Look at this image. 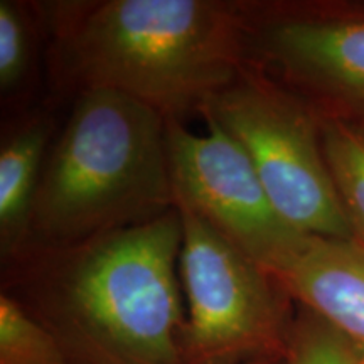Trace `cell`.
I'll list each match as a JSON object with an SVG mask.
<instances>
[{"mask_svg": "<svg viewBox=\"0 0 364 364\" xmlns=\"http://www.w3.org/2000/svg\"><path fill=\"white\" fill-rule=\"evenodd\" d=\"M41 14L59 91H117L166 120L199 115L247 65L240 0H70Z\"/></svg>", "mask_w": 364, "mask_h": 364, "instance_id": "obj_1", "label": "cell"}, {"mask_svg": "<svg viewBox=\"0 0 364 364\" xmlns=\"http://www.w3.org/2000/svg\"><path fill=\"white\" fill-rule=\"evenodd\" d=\"M166 132L161 113L117 91L76 95L16 255L71 247L176 209Z\"/></svg>", "mask_w": 364, "mask_h": 364, "instance_id": "obj_2", "label": "cell"}, {"mask_svg": "<svg viewBox=\"0 0 364 364\" xmlns=\"http://www.w3.org/2000/svg\"><path fill=\"white\" fill-rule=\"evenodd\" d=\"M181 245L176 208L71 247L16 255L4 265L53 295L81 349L124 364H184Z\"/></svg>", "mask_w": 364, "mask_h": 364, "instance_id": "obj_3", "label": "cell"}, {"mask_svg": "<svg viewBox=\"0 0 364 364\" xmlns=\"http://www.w3.org/2000/svg\"><path fill=\"white\" fill-rule=\"evenodd\" d=\"M199 115L243 147L273 206L294 230L353 241L326 162L321 118L297 95L247 63Z\"/></svg>", "mask_w": 364, "mask_h": 364, "instance_id": "obj_4", "label": "cell"}, {"mask_svg": "<svg viewBox=\"0 0 364 364\" xmlns=\"http://www.w3.org/2000/svg\"><path fill=\"white\" fill-rule=\"evenodd\" d=\"M179 272L188 299L186 364L285 359L294 299L279 279L186 204Z\"/></svg>", "mask_w": 364, "mask_h": 364, "instance_id": "obj_5", "label": "cell"}, {"mask_svg": "<svg viewBox=\"0 0 364 364\" xmlns=\"http://www.w3.org/2000/svg\"><path fill=\"white\" fill-rule=\"evenodd\" d=\"M247 63L364 135V0H240Z\"/></svg>", "mask_w": 364, "mask_h": 364, "instance_id": "obj_6", "label": "cell"}, {"mask_svg": "<svg viewBox=\"0 0 364 364\" xmlns=\"http://www.w3.org/2000/svg\"><path fill=\"white\" fill-rule=\"evenodd\" d=\"M193 134L167 120V154L176 204L189 206L275 275L307 235L279 215L243 147L211 118Z\"/></svg>", "mask_w": 364, "mask_h": 364, "instance_id": "obj_7", "label": "cell"}, {"mask_svg": "<svg viewBox=\"0 0 364 364\" xmlns=\"http://www.w3.org/2000/svg\"><path fill=\"white\" fill-rule=\"evenodd\" d=\"M275 277L294 302L364 353V250L353 241L306 236Z\"/></svg>", "mask_w": 364, "mask_h": 364, "instance_id": "obj_8", "label": "cell"}, {"mask_svg": "<svg viewBox=\"0 0 364 364\" xmlns=\"http://www.w3.org/2000/svg\"><path fill=\"white\" fill-rule=\"evenodd\" d=\"M51 117L33 113L7 132L0 147V253L2 262L19 252L48 157Z\"/></svg>", "mask_w": 364, "mask_h": 364, "instance_id": "obj_9", "label": "cell"}, {"mask_svg": "<svg viewBox=\"0 0 364 364\" xmlns=\"http://www.w3.org/2000/svg\"><path fill=\"white\" fill-rule=\"evenodd\" d=\"M321 132L327 167L353 231V243L364 250V135L331 120H321Z\"/></svg>", "mask_w": 364, "mask_h": 364, "instance_id": "obj_10", "label": "cell"}, {"mask_svg": "<svg viewBox=\"0 0 364 364\" xmlns=\"http://www.w3.org/2000/svg\"><path fill=\"white\" fill-rule=\"evenodd\" d=\"M0 364H78L56 332L11 294L0 295Z\"/></svg>", "mask_w": 364, "mask_h": 364, "instance_id": "obj_11", "label": "cell"}, {"mask_svg": "<svg viewBox=\"0 0 364 364\" xmlns=\"http://www.w3.org/2000/svg\"><path fill=\"white\" fill-rule=\"evenodd\" d=\"M36 7L27 4L2 0L0 2V91L2 98L21 93L31 76L36 43Z\"/></svg>", "mask_w": 364, "mask_h": 364, "instance_id": "obj_12", "label": "cell"}, {"mask_svg": "<svg viewBox=\"0 0 364 364\" xmlns=\"http://www.w3.org/2000/svg\"><path fill=\"white\" fill-rule=\"evenodd\" d=\"M284 364H364V353L302 307L294 321Z\"/></svg>", "mask_w": 364, "mask_h": 364, "instance_id": "obj_13", "label": "cell"}, {"mask_svg": "<svg viewBox=\"0 0 364 364\" xmlns=\"http://www.w3.org/2000/svg\"><path fill=\"white\" fill-rule=\"evenodd\" d=\"M85 358H88L90 364H124L118 363L115 359H110L103 354L95 353V351H88V349H81ZM243 364H284V359H263V361H252V363H243Z\"/></svg>", "mask_w": 364, "mask_h": 364, "instance_id": "obj_14", "label": "cell"}]
</instances>
